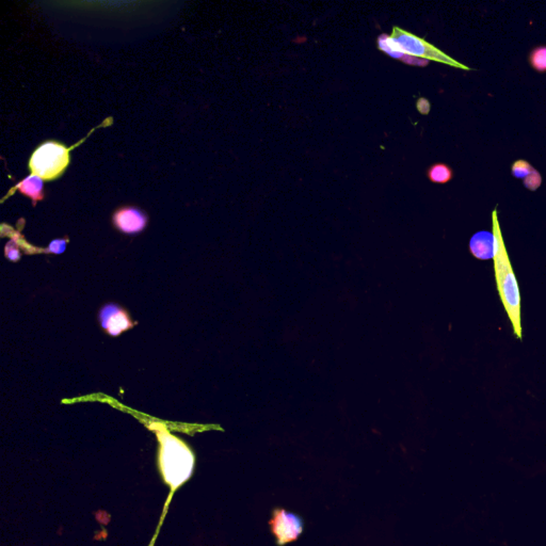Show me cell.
<instances>
[{
    "instance_id": "1",
    "label": "cell",
    "mask_w": 546,
    "mask_h": 546,
    "mask_svg": "<svg viewBox=\"0 0 546 546\" xmlns=\"http://www.w3.org/2000/svg\"><path fill=\"white\" fill-rule=\"evenodd\" d=\"M492 233L494 237L493 261L495 280L499 298L510 319L516 338L523 339L522 316H520V294L514 267L511 265L508 251L505 245L502 229L499 225L497 208L492 212Z\"/></svg>"
},
{
    "instance_id": "4",
    "label": "cell",
    "mask_w": 546,
    "mask_h": 546,
    "mask_svg": "<svg viewBox=\"0 0 546 546\" xmlns=\"http://www.w3.org/2000/svg\"><path fill=\"white\" fill-rule=\"evenodd\" d=\"M75 146L68 149L57 142H46L39 146L29 163L31 175H36L43 181H54L61 176L70 163V150Z\"/></svg>"
},
{
    "instance_id": "15",
    "label": "cell",
    "mask_w": 546,
    "mask_h": 546,
    "mask_svg": "<svg viewBox=\"0 0 546 546\" xmlns=\"http://www.w3.org/2000/svg\"><path fill=\"white\" fill-rule=\"evenodd\" d=\"M416 108L418 112L423 116H427L431 111V104L428 99L425 97H419L416 101Z\"/></svg>"
},
{
    "instance_id": "2",
    "label": "cell",
    "mask_w": 546,
    "mask_h": 546,
    "mask_svg": "<svg viewBox=\"0 0 546 546\" xmlns=\"http://www.w3.org/2000/svg\"><path fill=\"white\" fill-rule=\"evenodd\" d=\"M378 48L384 54H390L393 52H403L410 56L416 57L421 59L428 61L440 62L447 64L454 68H461L464 71H471L469 66L460 63L445 52L438 50L431 43L427 42L425 39L419 38L409 31L403 30L399 27H393L391 36L382 33L377 39Z\"/></svg>"
},
{
    "instance_id": "16",
    "label": "cell",
    "mask_w": 546,
    "mask_h": 546,
    "mask_svg": "<svg viewBox=\"0 0 546 546\" xmlns=\"http://www.w3.org/2000/svg\"><path fill=\"white\" fill-rule=\"evenodd\" d=\"M13 245H14L13 241L8 243L7 247H6V256L11 259V261H17L21 257V254H19V249L17 247H13Z\"/></svg>"
},
{
    "instance_id": "7",
    "label": "cell",
    "mask_w": 546,
    "mask_h": 546,
    "mask_svg": "<svg viewBox=\"0 0 546 546\" xmlns=\"http://www.w3.org/2000/svg\"><path fill=\"white\" fill-rule=\"evenodd\" d=\"M113 223L123 233L136 234L145 229L148 217L138 208H124L113 214Z\"/></svg>"
},
{
    "instance_id": "10",
    "label": "cell",
    "mask_w": 546,
    "mask_h": 546,
    "mask_svg": "<svg viewBox=\"0 0 546 546\" xmlns=\"http://www.w3.org/2000/svg\"><path fill=\"white\" fill-rule=\"evenodd\" d=\"M427 176L434 184H447L454 177V171L446 163H434L427 171Z\"/></svg>"
},
{
    "instance_id": "9",
    "label": "cell",
    "mask_w": 546,
    "mask_h": 546,
    "mask_svg": "<svg viewBox=\"0 0 546 546\" xmlns=\"http://www.w3.org/2000/svg\"><path fill=\"white\" fill-rule=\"evenodd\" d=\"M472 253L476 257H481L483 254H485V251L493 249L494 247V237L493 233H487V232H479L476 233L472 237L471 243H469Z\"/></svg>"
},
{
    "instance_id": "14",
    "label": "cell",
    "mask_w": 546,
    "mask_h": 546,
    "mask_svg": "<svg viewBox=\"0 0 546 546\" xmlns=\"http://www.w3.org/2000/svg\"><path fill=\"white\" fill-rule=\"evenodd\" d=\"M65 247L66 241H64V239H56V241L50 243L48 251L50 253H54V254H62L65 251Z\"/></svg>"
},
{
    "instance_id": "13",
    "label": "cell",
    "mask_w": 546,
    "mask_h": 546,
    "mask_svg": "<svg viewBox=\"0 0 546 546\" xmlns=\"http://www.w3.org/2000/svg\"><path fill=\"white\" fill-rule=\"evenodd\" d=\"M523 184L529 191H537L542 185V175L538 170H532V172L526 179H523Z\"/></svg>"
},
{
    "instance_id": "3",
    "label": "cell",
    "mask_w": 546,
    "mask_h": 546,
    "mask_svg": "<svg viewBox=\"0 0 546 546\" xmlns=\"http://www.w3.org/2000/svg\"><path fill=\"white\" fill-rule=\"evenodd\" d=\"M161 441V460L163 475L168 483L176 485L184 483L190 475L193 466V456L190 449L167 431L158 432Z\"/></svg>"
},
{
    "instance_id": "6",
    "label": "cell",
    "mask_w": 546,
    "mask_h": 546,
    "mask_svg": "<svg viewBox=\"0 0 546 546\" xmlns=\"http://www.w3.org/2000/svg\"><path fill=\"white\" fill-rule=\"evenodd\" d=\"M99 323L101 327L111 336H118L121 333L132 329L130 314L118 304L109 303L101 307L99 312Z\"/></svg>"
},
{
    "instance_id": "12",
    "label": "cell",
    "mask_w": 546,
    "mask_h": 546,
    "mask_svg": "<svg viewBox=\"0 0 546 546\" xmlns=\"http://www.w3.org/2000/svg\"><path fill=\"white\" fill-rule=\"evenodd\" d=\"M534 169L532 163H528L525 159H518L511 165V173L516 179H524L532 172Z\"/></svg>"
},
{
    "instance_id": "8",
    "label": "cell",
    "mask_w": 546,
    "mask_h": 546,
    "mask_svg": "<svg viewBox=\"0 0 546 546\" xmlns=\"http://www.w3.org/2000/svg\"><path fill=\"white\" fill-rule=\"evenodd\" d=\"M15 188L19 189L23 194L32 199L33 203L36 204L38 201L44 198L43 194V179L36 175L30 176L21 181Z\"/></svg>"
},
{
    "instance_id": "5",
    "label": "cell",
    "mask_w": 546,
    "mask_h": 546,
    "mask_svg": "<svg viewBox=\"0 0 546 546\" xmlns=\"http://www.w3.org/2000/svg\"><path fill=\"white\" fill-rule=\"evenodd\" d=\"M271 529L276 536L279 545L296 541L303 532V520L297 514L284 509H276L270 520Z\"/></svg>"
},
{
    "instance_id": "11",
    "label": "cell",
    "mask_w": 546,
    "mask_h": 546,
    "mask_svg": "<svg viewBox=\"0 0 546 546\" xmlns=\"http://www.w3.org/2000/svg\"><path fill=\"white\" fill-rule=\"evenodd\" d=\"M529 64L538 73L546 72V45H540L530 52Z\"/></svg>"
}]
</instances>
